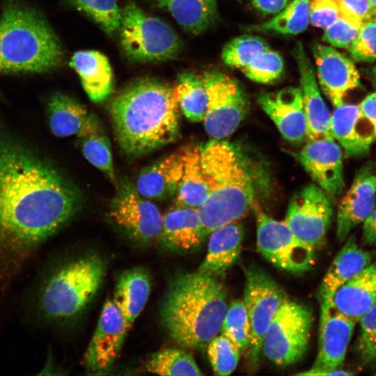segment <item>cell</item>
<instances>
[{"instance_id":"obj_1","label":"cell","mask_w":376,"mask_h":376,"mask_svg":"<svg viewBox=\"0 0 376 376\" xmlns=\"http://www.w3.org/2000/svg\"><path fill=\"white\" fill-rule=\"evenodd\" d=\"M77 190L49 160L0 135V267L14 266L77 212Z\"/></svg>"},{"instance_id":"obj_2","label":"cell","mask_w":376,"mask_h":376,"mask_svg":"<svg viewBox=\"0 0 376 376\" xmlns=\"http://www.w3.org/2000/svg\"><path fill=\"white\" fill-rule=\"evenodd\" d=\"M199 152L210 187L207 200L197 209L207 237L258 205L272 180L264 159L240 143L213 139L201 145Z\"/></svg>"},{"instance_id":"obj_3","label":"cell","mask_w":376,"mask_h":376,"mask_svg":"<svg viewBox=\"0 0 376 376\" xmlns=\"http://www.w3.org/2000/svg\"><path fill=\"white\" fill-rule=\"evenodd\" d=\"M116 140L130 156H140L174 142L180 134V108L173 87L142 78L124 88L111 102Z\"/></svg>"},{"instance_id":"obj_4","label":"cell","mask_w":376,"mask_h":376,"mask_svg":"<svg viewBox=\"0 0 376 376\" xmlns=\"http://www.w3.org/2000/svg\"><path fill=\"white\" fill-rule=\"evenodd\" d=\"M228 307L226 291L217 278L198 271L182 273L169 284L160 318L173 341L202 349L219 334Z\"/></svg>"},{"instance_id":"obj_5","label":"cell","mask_w":376,"mask_h":376,"mask_svg":"<svg viewBox=\"0 0 376 376\" xmlns=\"http://www.w3.org/2000/svg\"><path fill=\"white\" fill-rule=\"evenodd\" d=\"M61 41L44 15L18 0L0 15V72L47 73L63 62Z\"/></svg>"},{"instance_id":"obj_6","label":"cell","mask_w":376,"mask_h":376,"mask_svg":"<svg viewBox=\"0 0 376 376\" xmlns=\"http://www.w3.org/2000/svg\"><path fill=\"white\" fill-rule=\"evenodd\" d=\"M105 274V263L97 255L65 264L42 287L40 307L45 318L60 320L79 313L97 292Z\"/></svg>"},{"instance_id":"obj_7","label":"cell","mask_w":376,"mask_h":376,"mask_svg":"<svg viewBox=\"0 0 376 376\" xmlns=\"http://www.w3.org/2000/svg\"><path fill=\"white\" fill-rule=\"evenodd\" d=\"M120 45L134 62H161L173 59L182 48L174 30L160 19L146 13L134 2L122 9Z\"/></svg>"},{"instance_id":"obj_8","label":"cell","mask_w":376,"mask_h":376,"mask_svg":"<svg viewBox=\"0 0 376 376\" xmlns=\"http://www.w3.org/2000/svg\"><path fill=\"white\" fill-rule=\"evenodd\" d=\"M312 322L310 308L287 299L267 329L263 354L279 366L298 362L308 350Z\"/></svg>"},{"instance_id":"obj_9","label":"cell","mask_w":376,"mask_h":376,"mask_svg":"<svg viewBox=\"0 0 376 376\" xmlns=\"http://www.w3.org/2000/svg\"><path fill=\"white\" fill-rule=\"evenodd\" d=\"M244 304L251 328L249 361L256 368L263 354V340L267 329L288 298L274 279L263 268L251 264L244 269Z\"/></svg>"},{"instance_id":"obj_10","label":"cell","mask_w":376,"mask_h":376,"mask_svg":"<svg viewBox=\"0 0 376 376\" xmlns=\"http://www.w3.org/2000/svg\"><path fill=\"white\" fill-rule=\"evenodd\" d=\"M256 215L257 248L276 267L301 274L315 264V249L299 240L284 221L265 214L259 205L253 207Z\"/></svg>"},{"instance_id":"obj_11","label":"cell","mask_w":376,"mask_h":376,"mask_svg":"<svg viewBox=\"0 0 376 376\" xmlns=\"http://www.w3.org/2000/svg\"><path fill=\"white\" fill-rule=\"evenodd\" d=\"M207 92V107L203 119L206 132L214 139L232 134L249 108L247 95L240 84L219 70L203 76Z\"/></svg>"},{"instance_id":"obj_12","label":"cell","mask_w":376,"mask_h":376,"mask_svg":"<svg viewBox=\"0 0 376 376\" xmlns=\"http://www.w3.org/2000/svg\"><path fill=\"white\" fill-rule=\"evenodd\" d=\"M332 215L329 196L310 184L292 197L284 222L299 240L315 249L324 242Z\"/></svg>"},{"instance_id":"obj_13","label":"cell","mask_w":376,"mask_h":376,"mask_svg":"<svg viewBox=\"0 0 376 376\" xmlns=\"http://www.w3.org/2000/svg\"><path fill=\"white\" fill-rule=\"evenodd\" d=\"M109 217L134 240L141 243L159 239L163 215L130 184L123 185L112 201Z\"/></svg>"},{"instance_id":"obj_14","label":"cell","mask_w":376,"mask_h":376,"mask_svg":"<svg viewBox=\"0 0 376 376\" xmlns=\"http://www.w3.org/2000/svg\"><path fill=\"white\" fill-rule=\"evenodd\" d=\"M295 156L315 185L329 196L338 197L343 194V152L334 138L308 141Z\"/></svg>"},{"instance_id":"obj_15","label":"cell","mask_w":376,"mask_h":376,"mask_svg":"<svg viewBox=\"0 0 376 376\" xmlns=\"http://www.w3.org/2000/svg\"><path fill=\"white\" fill-rule=\"evenodd\" d=\"M128 330L118 307L112 299H107L84 357L89 373H101L113 365Z\"/></svg>"},{"instance_id":"obj_16","label":"cell","mask_w":376,"mask_h":376,"mask_svg":"<svg viewBox=\"0 0 376 376\" xmlns=\"http://www.w3.org/2000/svg\"><path fill=\"white\" fill-rule=\"evenodd\" d=\"M320 86L334 107L343 104L350 91L361 86L354 63L336 49L322 44L313 47Z\"/></svg>"},{"instance_id":"obj_17","label":"cell","mask_w":376,"mask_h":376,"mask_svg":"<svg viewBox=\"0 0 376 376\" xmlns=\"http://www.w3.org/2000/svg\"><path fill=\"white\" fill-rule=\"evenodd\" d=\"M258 102L285 139L298 144L307 139V124L300 88L261 93Z\"/></svg>"},{"instance_id":"obj_18","label":"cell","mask_w":376,"mask_h":376,"mask_svg":"<svg viewBox=\"0 0 376 376\" xmlns=\"http://www.w3.org/2000/svg\"><path fill=\"white\" fill-rule=\"evenodd\" d=\"M320 306L318 351L312 367L342 368L356 322L331 304Z\"/></svg>"},{"instance_id":"obj_19","label":"cell","mask_w":376,"mask_h":376,"mask_svg":"<svg viewBox=\"0 0 376 376\" xmlns=\"http://www.w3.org/2000/svg\"><path fill=\"white\" fill-rule=\"evenodd\" d=\"M376 203V174L371 163L358 171L352 185L341 198L336 217V237L346 240L350 231L363 223Z\"/></svg>"},{"instance_id":"obj_20","label":"cell","mask_w":376,"mask_h":376,"mask_svg":"<svg viewBox=\"0 0 376 376\" xmlns=\"http://www.w3.org/2000/svg\"><path fill=\"white\" fill-rule=\"evenodd\" d=\"M300 75L304 109L307 124V141L333 138L330 132V112L321 95L314 68L301 42L293 52Z\"/></svg>"},{"instance_id":"obj_21","label":"cell","mask_w":376,"mask_h":376,"mask_svg":"<svg viewBox=\"0 0 376 376\" xmlns=\"http://www.w3.org/2000/svg\"><path fill=\"white\" fill-rule=\"evenodd\" d=\"M330 132L348 157L366 156L375 140L371 124L355 104L336 107L331 114Z\"/></svg>"},{"instance_id":"obj_22","label":"cell","mask_w":376,"mask_h":376,"mask_svg":"<svg viewBox=\"0 0 376 376\" xmlns=\"http://www.w3.org/2000/svg\"><path fill=\"white\" fill-rule=\"evenodd\" d=\"M244 238L239 221L226 224L209 235L207 251L198 271L217 279L223 277L237 260Z\"/></svg>"},{"instance_id":"obj_23","label":"cell","mask_w":376,"mask_h":376,"mask_svg":"<svg viewBox=\"0 0 376 376\" xmlns=\"http://www.w3.org/2000/svg\"><path fill=\"white\" fill-rule=\"evenodd\" d=\"M205 237L196 209L175 205L163 216L159 240L166 249L190 251L198 247Z\"/></svg>"},{"instance_id":"obj_24","label":"cell","mask_w":376,"mask_h":376,"mask_svg":"<svg viewBox=\"0 0 376 376\" xmlns=\"http://www.w3.org/2000/svg\"><path fill=\"white\" fill-rule=\"evenodd\" d=\"M376 304V261L339 287L331 305L356 322Z\"/></svg>"},{"instance_id":"obj_25","label":"cell","mask_w":376,"mask_h":376,"mask_svg":"<svg viewBox=\"0 0 376 376\" xmlns=\"http://www.w3.org/2000/svg\"><path fill=\"white\" fill-rule=\"evenodd\" d=\"M373 252L359 246L354 236L347 239L334 258L318 290L321 304H330L336 290L371 263Z\"/></svg>"},{"instance_id":"obj_26","label":"cell","mask_w":376,"mask_h":376,"mask_svg":"<svg viewBox=\"0 0 376 376\" xmlns=\"http://www.w3.org/2000/svg\"><path fill=\"white\" fill-rule=\"evenodd\" d=\"M70 65L78 74L91 101L101 102L111 95L113 73L109 60L103 54L96 50L79 51L72 56Z\"/></svg>"},{"instance_id":"obj_27","label":"cell","mask_w":376,"mask_h":376,"mask_svg":"<svg viewBox=\"0 0 376 376\" xmlns=\"http://www.w3.org/2000/svg\"><path fill=\"white\" fill-rule=\"evenodd\" d=\"M182 153L169 155L143 169L136 189L144 198L162 199L175 194L183 173Z\"/></svg>"},{"instance_id":"obj_28","label":"cell","mask_w":376,"mask_h":376,"mask_svg":"<svg viewBox=\"0 0 376 376\" xmlns=\"http://www.w3.org/2000/svg\"><path fill=\"white\" fill-rule=\"evenodd\" d=\"M150 286V274L141 267L127 269L118 277L112 300L129 329L146 306Z\"/></svg>"},{"instance_id":"obj_29","label":"cell","mask_w":376,"mask_h":376,"mask_svg":"<svg viewBox=\"0 0 376 376\" xmlns=\"http://www.w3.org/2000/svg\"><path fill=\"white\" fill-rule=\"evenodd\" d=\"M47 109L50 130L58 137L78 135L94 115L76 99L62 92L51 95Z\"/></svg>"},{"instance_id":"obj_30","label":"cell","mask_w":376,"mask_h":376,"mask_svg":"<svg viewBox=\"0 0 376 376\" xmlns=\"http://www.w3.org/2000/svg\"><path fill=\"white\" fill-rule=\"evenodd\" d=\"M182 153L183 173L175 192V205L197 210L210 194L209 180L201 166L199 147L187 148Z\"/></svg>"},{"instance_id":"obj_31","label":"cell","mask_w":376,"mask_h":376,"mask_svg":"<svg viewBox=\"0 0 376 376\" xmlns=\"http://www.w3.org/2000/svg\"><path fill=\"white\" fill-rule=\"evenodd\" d=\"M157 7L168 11L187 31L198 34L217 19V0H155Z\"/></svg>"},{"instance_id":"obj_32","label":"cell","mask_w":376,"mask_h":376,"mask_svg":"<svg viewBox=\"0 0 376 376\" xmlns=\"http://www.w3.org/2000/svg\"><path fill=\"white\" fill-rule=\"evenodd\" d=\"M77 136L79 139L81 150L85 158L114 182L115 173L110 141L100 120L95 114Z\"/></svg>"},{"instance_id":"obj_33","label":"cell","mask_w":376,"mask_h":376,"mask_svg":"<svg viewBox=\"0 0 376 376\" xmlns=\"http://www.w3.org/2000/svg\"><path fill=\"white\" fill-rule=\"evenodd\" d=\"M180 109L192 122L203 121L207 107V92L203 77L191 72L179 74L173 87Z\"/></svg>"},{"instance_id":"obj_34","label":"cell","mask_w":376,"mask_h":376,"mask_svg":"<svg viewBox=\"0 0 376 376\" xmlns=\"http://www.w3.org/2000/svg\"><path fill=\"white\" fill-rule=\"evenodd\" d=\"M310 0H292L276 15L263 23L246 27L248 31L284 35L303 32L309 23Z\"/></svg>"},{"instance_id":"obj_35","label":"cell","mask_w":376,"mask_h":376,"mask_svg":"<svg viewBox=\"0 0 376 376\" xmlns=\"http://www.w3.org/2000/svg\"><path fill=\"white\" fill-rule=\"evenodd\" d=\"M148 372L159 375H203L194 357L185 350L166 348L152 354L146 363Z\"/></svg>"},{"instance_id":"obj_36","label":"cell","mask_w":376,"mask_h":376,"mask_svg":"<svg viewBox=\"0 0 376 376\" xmlns=\"http://www.w3.org/2000/svg\"><path fill=\"white\" fill-rule=\"evenodd\" d=\"M109 36L119 31L122 9L116 0H66Z\"/></svg>"},{"instance_id":"obj_37","label":"cell","mask_w":376,"mask_h":376,"mask_svg":"<svg viewBox=\"0 0 376 376\" xmlns=\"http://www.w3.org/2000/svg\"><path fill=\"white\" fill-rule=\"evenodd\" d=\"M269 48L260 37L244 35L233 39L224 46L221 58L228 66L242 70L257 55Z\"/></svg>"},{"instance_id":"obj_38","label":"cell","mask_w":376,"mask_h":376,"mask_svg":"<svg viewBox=\"0 0 376 376\" xmlns=\"http://www.w3.org/2000/svg\"><path fill=\"white\" fill-rule=\"evenodd\" d=\"M219 334L230 339L240 349L245 352L251 341V328L248 314L243 300L233 301L228 307Z\"/></svg>"},{"instance_id":"obj_39","label":"cell","mask_w":376,"mask_h":376,"mask_svg":"<svg viewBox=\"0 0 376 376\" xmlns=\"http://www.w3.org/2000/svg\"><path fill=\"white\" fill-rule=\"evenodd\" d=\"M207 355L217 375H228L236 368L240 350L228 337L219 334L207 345Z\"/></svg>"},{"instance_id":"obj_40","label":"cell","mask_w":376,"mask_h":376,"mask_svg":"<svg viewBox=\"0 0 376 376\" xmlns=\"http://www.w3.org/2000/svg\"><path fill=\"white\" fill-rule=\"evenodd\" d=\"M283 65L280 54L269 48L257 55L242 71L249 79L267 84L281 76Z\"/></svg>"},{"instance_id":"obj_41","label":"cell","mask_w":376,"mask_h":376,"mask_svg":"<svg viewBox=\"0 0 376 376\" xmlns=\"http://www.w3.org/2000/svg\"><path fill=\"white\" fill-rule=\"evenodd\" d=\"M359 321L360 332L355 346L357 354L363 364H376V304Z\"/></svg>"},{"instance_id":"obj_42","label":"cell","mask_w":376,"mask_h":376,"mask_svg":"<svg viewBox=\"0 0 376 376\" xmlns=\"http://www.w3.org/2000/svg\"><path fill=\"white\" fill-rule=\"evenodd\" d=\"M348 50L354 61L373 62L376 60V20L361 25L357 38Z\"/></svg>"},{"instance_id":"obj_43","label":"cell","mask_w":376,"mask_h":376,"mask_svg":"<svg viewBox=\"0 0 376 376\" xmlns=\"http://www.w3.org/2000/svg\"><path fill=\"white\" fill-rule=\"evenodd\" d=\"M361 26L340 15L325 29L323 39L335 47H349L357 38Z\"/></svg>"},{"instance_id":"obj_44","label":"cell","mask_w":376,"mask_h":376,"mask_svg":"<svg viewBox=\"0 0 376 376\" xmlns=\"http://www.w3.org/2000/svg\"><path fill=\"white\" fill-rule=\"evenodd\" d=\"M340 16L336 0H311L309 22L313 26L326 29Z\"/></svg>"},{"instance_id":"obj_45","label":"cell","mask_w":376,"mask_h":376,"mask_svg":"<svg viewBox=\"0 0 376 376\" xmlns=\"http://www.w3.org/2000/svg\"><path fill=\"white\" fill-rule=\"evenodd\" d=\"M340 15L361 26L376 20V15L368 0H336Z\"/></svg>"},{"instance_id":"obj_46","label":"cell","mask_w":376,"mask_h":376,"mask_svg":"<svg viewBox=\"0 0 376 376\" xmlns=\"http://www.w3.org/2000/svg\"><path fill=\"white\" fill-rule=\"evenodd\" d=\"M292 0H252L253 7L265 15L281 11Z\"/></svg>"},{"instance_id":"obj_47","label":"cell","mask_w":376,"mask_h":376,"mask_svg":"<svg viewBox=\"0 0 376 376\" xmlns=\"http://www.w3.org/2000/svg\"><path fill=\"white\" fill-rule=\"evenodd\" d=\"M359 107L361 113L371 124L376 139V90L366 97Z\"/></svg>"},{"instance_id":"obj_48","label":"cell","mask_w":376,"mask_h":376,"mask_svg":"<svg viewBox=\"0 0 376 376\" xmlns=\"http://www.w3.org/2000/svg\"><path fill=\"white\" fill-rule=\"evenodd\" d=\"M363 240L366 244L376 246V203L363 222Z\"/></svg>"},{"instance_id":"obj_49","label":"cell","mask_w":376,"mask_h":376,"mask_svg":"<svg viewBox=\"0 0 376 376\" xmlns=\"http://www.w3.org/2000/svg\"><path fill=\"white\" fill-rule=\"evenodd\" d=\"M298 375H312V376H324V375H350L352 373L344 370L342 368L339 369H324L312 367L304 372L296 373Z\"/></svg>"},{"instance_id":"obj_50","label":"cell","mask_w":376,"mask_h":376,"mask_svg":"<svg viewBox=\"0 0 376 376\" xmlns=\"http://www.w3.org/2000/svg\"><path fill=\"white\" fill-rule=\"evenodd\" d=\"M371 8L376 15V0H368Z\"/></svg>"},{"instance_id":"obj_51","label":"cell","mask_w":376,"mask_h":376,"mask_svg":"<svg viewBox=\"0 0 376 376\" xmlns=\"http://www.w3.org/2000/svg\"><path fill=\"white\" fill-rule=\"evenodd\" d=\"M372 71H373V76H374L375 79H376V65L373 67Z\"/></svg>"},{"instance_id":"obj_52","label":"cell","mask_w":376,"mask_h":376,"mask_svg":"<svg viewBox=\"0 0 376 376\" xmlns=\"http://www.w3.org/2000/svg\"><path fill=\"white\" fill-rule=\"evenodd\" d=\"M237 1H240V0H237Z\"/></svg>"},{"instance_id":"obj_53","label":"cell","mask_w":376,"mask_h":376,"mask_svg":"<svg viewBox=\"0 0 376 376\" xmlns=\"http://www.w3.org/2000/svg\"><path fill=\"white\" fill-rule=\"evenodd\" d=\"M375 375H376V373H375Z\"/></svg>"}]
</instances>
